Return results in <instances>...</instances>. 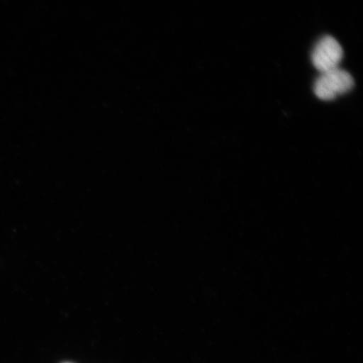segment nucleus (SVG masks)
<instances>
[{"label": "nucleus", "instance_id": "f257e3e1", "mask_svg": "<svg viewBox=\"0 0 363 363\" xmlns=\"http://www.w3.org/2000/svg\"><path fill=\"white\" fill-rule=\"evenodd\" d=\"M354 87V79L348 72L337 67L321 72L314 85V92L321 101H329L349 92Z\"/></svg>", "mask_w": 363, "mask_h": 363}, {"label": "nucleus", "instance_id": "f03ea898", "mask_svg": "<svg viewBox=\"0 0 363 363\" xmlns=\"http://www.w3.org/2000/svg\"><path fill=\"white\" fill-rule=\"evenodd\" d=\"M342 45L333 36L325 35L315 45L311 54L313 65L321 72L339 67L343 59Z\"/></svg>", "mask_w": 363, "mask_h": 363}]
</instances>
